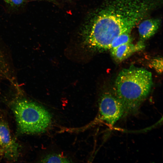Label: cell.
Segmentation results:
<instances>
[{"label": "cell", "mask_w": 163, "mask_h": 163, "mask_svg": "<svg viewBox=\"0 0 163 163\" xmlns=\"http://www.w3.org/2000/svg\"><path fill=\"white\" fill-rule=\"evenodd\" d=\"M148 1L113 0L105 7L91 13L83 26L87 43L98 52L110 50L116 37L130 33L142 19L149 8Z\"/></svg>", "instance_id": "6da1fadb"}, {"label": "cell", "mask_w": 163, "mask_h": 163, "mask_svg": "<svg viewBox=\"0 0 163 163\" xmlns=\"http://www.w3.org/2000/svg\"><path fill=\"white\" fill-rule=\"evenodd\" d=\"M152 85L151 73L134 67L124 69L115 84V95L122 104L125 115L136 113L149 95Z\"/></svg>", "instance_id": "7a4b0ae2"}, {"label": "cell", "mask_w": 163, "mask_h": 163, "mask_svg": "<svg viewBox=\"0 0 163 163\" xmlns=\"http://www.w3.org/2000/svg\"><path fill=\"white\" fill-rule=\"evenodd\" d=\"M18 126L23 133L33 134L42 133L49 127L52 118L44 107L26 100L17 101L13 107Z\"/></svg>", "instance_id": "3957f363"}, {"label": "cell", "mask_w": 163, "mask_h": 163, "mask_svg": "<svg viewBox=\"0 0 163 163\" xmlns=\"http://www.w3.org/2000/svg\"><path fill=\"white\" fill-rule=\"evenodd\" d=\"M100 118L113 126L125 115L123 106L114 94L105 92L101 96L98 102Z\"/></svg>", "instance_id": "277c9868"}, {"label": "cell", "mask_w": 163, "mask_h": 163, "mask_svg": "<svg viewBox=\"0 0 163 163\" xmlns=\"http://www.w3.org/2000/svg\"><path fill=\"white\" fill-rule=\"evenodd\" d=\"M18 145L11 132L5 117L0 112V151L11 159L18 155Z\"/></svg>", "instance_id": "5b68a950"}, {"label": "cell", "mask_w": 163, "mask_h": 163, "mask_svg": "<svg viewBox=\"0 0 163 163\" xmlns=\"http://www.w3.org/2000/svg\"><path fill=\"white\" fill-rule=\"evenodd\" d=\"M144 43L140 41L135 44L129 43L124 44L110 50L111 55L117 62H122L135 52L144 49Z\"/></svg>", "instance_id": "8992f818"}, {"label": "cell", "mask_w": 163, "mask_h": 163, "mask_svg": "<svg viewBox=\"0 0 163 163\" xmlns=\"http://www.w3.org/2000/svg\"><path fill=\"white\" fill-rule=\"evenodd\" d=\"M160 24L158 19H149L142 21L139 24L138 31L142 40L148 39L158 30Z\"/></svg>", "instance_id": "52a82bcc"}, {"label": "cell", "mask_w": 163, "mask_h": 163, "mask_svg": "<svg viewBox=\"0 0 163 163\" xmlns=\"http://www.w3.org/2000/svg\"><path fill=\"white\" fill-rule=\"evenodd\" d=\"M66 156L57 153H50L46 155L41 160L44 163H69L72 161Z\"/></svg>", "instance_id": "ba28073f"}, {"label": "cell", "mask_w": 163, "mask_h": 163, "mask_svg": "<svg viewBox=\"0 0 163 163\" xmlns=\"http://www.w3.org/2000/svg\"><path fill=\"white\" fill-rule=\"evenodd\" d=\"M132 40L130 33H125L120 34L113 41L110 50L122 44L131 42Z\"/></svg>", "instance_id": "9c48e42d"}, {"label": "cell", "mask_w": 163, "mask_h": 163, "mask_svg": "<svg viewBox=\"0 0 163 163\" xmlns=\"http://www.w3.org/2000/svg\"><path fill=\"white\" fill-rule=\"evenodd\" d=\"M151 66L154 68L158 73H162L163 71V59L162 58L158 57L153 59L151 62Z\"/></svg>", "instance_id": "30bf717a"}, {"label": "cell", "mask_w": 163, "mask_h": 163, "mask_svg": "<svg viewBox=\"0 0 163 163\" xmlns=\"http://www.w3.org/2000/svg\"><path fill=\"white\" fill-rule=\"evenodd\" d=\"M6 3L12 6H20L23 4L25 0H4Z\"/></svg>", "instance_id": "8fae6325"}, {"label": "cell", "mask_w": 163, "mask_h": 163, "mask_svg": "<svg viewBox=\"0 0 163 163\" xmlns=\"http://www.w3.org/2000/svg\"><path fill=\"white\" fill-rule=\"evenodd\" d=\"M46 0L52 2L56 3V1L55 0Z\"/></svg>", "instance_id": "7c38bea8"}, {"label": "cell", "mask_w": 163, "mask_h": 163, "mask_svg": "<svg viewBox=\"0 0 163 163\" xmlns=\"http://www.w3.org/2000/svg\"><path fill=\"white\" fill-rule=\"evenodd\" d=\"M67 0V1H68V0Z\"/></svg>", "instance_id": "4fadbf2b"}]
</instances>
